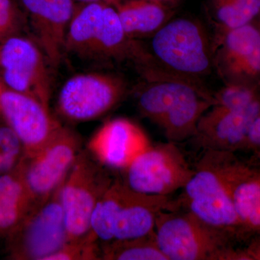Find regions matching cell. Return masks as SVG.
Segmentation results:
<instances>
[{"mask_svg": "<svg viewBox=\"0 0 260 260\" xmlns=\"http://www.w3.org/2000/svg\"><path fill=\"white\" fill-rule=\"evenodd\" d=\"M178 207L177 200L137 192L114 179L94 210L90 233L102 244L144 237L153 233L160 212Z\"/></svg>", "mask_w": 260, "mask_h": 260, "instance_id": "1", "label": "cell"}, {"mask_svg": "<svg viewBox=\"0 0 260 260\" xmlns=\"http://www.w3.org/2000/svg\"><path fill=\"white\" fill-rule=\"evenodd\" d=\"M158 247L168 260L237 259L227 231L205 223L183 208L162 210L154 227Z\"/></svg>", "mask_w": 260, "mask_h": 260, "instance_id": "2", "label": "cell"}, {"mask_svg": "<svg viewBox=\"0 0 260 260\" xmlns=\"http://www.w3.org/2000/svg\"><path fill=\"white\" fill-rule=\"evenodd\" d=\"M150 54L162 69L195 81L214 68L208 34L194 19H171L151 37Z\"/></svg>", "mask_w": 260, "mask_h": 260, "instance_id": "3", "label": "cell"}, {"mask_svg": "<svg viewBox=\"0 0 260 260\" xmlns=\"http://www.w3.org/2000/svg\"><path fill=\"white\" fill-rule=\"evenodd\" d=\"M182 189L179 207L205 223L229 232L241 224L224 176L222 152L205 150Z\"/></svg>", "mask_w": 260, "mask_h": 260, "instance_id": "4", "label": "cell"}, {"mask_svg": "<svg viewBox=\"0 0 260 260\" xmlns=\"http://www.w3.org/2000/svg\"><path fill=\"white\" fill-rule=\"evenodd\" d=\"M113 180L105 167L88 150H81L61 188L68 242L83 240L90 235L94 210Z\"/></svg>", "mask_w": 260, "mask_h": 260, "instance_id": "5", "label": "cell"}, {"mask_svg": "<svg viewBox=\"0 0 260 260\" xmlns=\"http://www.w3.org/2000/svg\"><path fill=\"white\" fill-rule=\"evenodd\" d=\"M123 181L141 194L169 197L183 189L194 172L175 143L149 145L123 170Z\"/></svg>", "mask_w": 260, "mask_h": 260, "instance_id": "6", "label": "cell"}, {"mask_svg": "<svg viewBox=\"0 0 260 260\" xmlns=\"http://www.w3.org/2000/svg\"><path fill=\"white\" fill-rule=\"evenodd\" d=\"M64 181L8 237L10 256L13 259L46 260L68 242L61 200Z\"/></svg>", "mask_w": 260, "mask_h": 260, "instance_id": "7", "label": "cell"}, {"mask_svg": "<svg viewBox=\"0 0 260 260\" xmlns=\"http://www.w3.org/2000/svg\"><path fill=\"white\" fill-rule=\"evenodd\" d=\"M126 93L125 83L115 75L99 73L75 75L61 88L58 112L71 121L93 120L112 110Z\"/></svg>", "mask_w": 260, "mask_h": 260, "instance_id": "8", "label": "cell"}, {"mask_svg": "<svg viewBox=\"0 0 260 260\" xmlns=\"http://www.w3.org/2000/svg\"><path fill=\"white\" fill-rule=\"evenodd\" d=\"M47 64V58L37 43L26 38L12 36L0 47L3 85L34 97L49 107L51 81Z\"/></svg>", "mask_w": 260, "mask_h": 260, "instance_id": "9", "label": "cell"}, {"mask_svg": "<svg viewBox=\"0 0 260 260\" xmlns=\"http://www.w3.org/2000/svg\"><path fill=\"white\" fill-rule=\"evenodd\" d=\"M81 150L79 135L62 126L40 151L31 158L25 157V180L35 208L64 181Z\"/></svg>", "mask_w": 260, "mask_h": 260, "instance_id": "10", "label": "cell"}, {"mask_svg": "<svg viewBox=\"0 0 260 260\" xmlns=\"http://www.w3.org/2000/svg\"><path fill=\"white\" fill-rule=\"evenodd\" d=\"M0 111L8 125L21 142L24 155H35L62 127L44 106L34 97L1 85Z\"/></svg>", "mask_w": 260, "mask_h": 260, "instance_id": "11", "label": "cell"}, {"mask_svg": "<svg viewBox=\"0 0 260 260\" xmlns=\"http://www.w3.org/2000/svg\"><path fill=\"white\" fill-rule=\"evenodd\" d=\"M213 67L224 83L260 84V31L253 23L220 31Z\"/></svg>", "mask_w": 260, "mask_h": 260, "instance_id": "12", "label": "cell"}, {"mask_svg": "<svg viewBox=\"0 0 260 260\" xmlns=\"http://www.w3.org/2000/svg\"><path fill=\"white\" fill-rule=\"evenodd\" d=\"M260 114V100L235 110L210 107L198 123L195 144L205 150L231 153L245 143L253 122Z\"/></svg>", "mask_w": 260, "mask_h": 260, "instance_id": "13", "label": "cell"}, {"mask_svg": "<svg viewBox=\"0 0 260 260\" xmlns=\"http://www.w3.org/2000/svg\"><path fill=\"white\" fill-rule=\"evenodd\" d=\"M150 145L143 129L125 118L104 123L94 133L88 151L105 167L124 170Z\"/></svg>", "mask_w": 260, "mask_h": 260, "instance_id": "14", "label": "cell"}, {"mask_svg": "<svg viewBox=\"0 0 260 260\" xmlns=\"http://www.w3.org/2000/svg\"><path fill=\"white\" fill-rule=\"evenodd\" d=\"M26 12L37 43L48 63L57 68L65 51V39L74 0H19Z\"/></svg>", "mask_w": 260, "mask_h": 260, "instance_id": "15", "label": "cell"}, {"mask_svg": "<svg viewBox=\"0 0 260 260\" xmlns=\"http://www.w3.org/2000/svg\"><path fill=\"white\" fill-rule=\"evenodd\" d=\"M26 158L0 175V236L9 237L35 208L25 180Z\"/></svg>", "mask_w": 260, "mask_h": 260, "instance_id": "16", "label": "cell"}, {"mask_svg": "<svg viewBox=\"0 0 260 260\" xmlns=\"http://www.w3.org/2000/svg\"><path fill=\"white\" fill-rule=\"evenodd\" d=\"M223 174L240 223L260 228V178L232 162L231 153L222 152Z\"/></svg>", "mask_w": 260, "mask_h": 260, "instance_id": "17", "label": "cell"}, {"mask_svg": "<svg viewBox=\"0 0 260 260\" xmlns=\"http://www.w3.org/2000/svg\"><path fill=\"white\" fill-rule=\"evenodd\" d=\"M126 36L133 40L150 37L172 19V8L152 0H109Z\"/></svg>", "mask_w": 260, "mask_h": 260, "instance_id": "18", "label": "cell"}, {"mask_svg": "<svg viewBox=\"0 0 260 260\" xmlns=\"http://www.w3.org/2000/svg\"><path fill=\"white\" fill-rule=\"evenodd\" d=\"M106 3H82L75 8L67 31L65 51L85 55L93 54Z\"/></svg>", "mask_w": 260, "mask_h": 260, "instance_id": "19", "label": "cell"}, {"mask_svg": "<svg viewBox=\"0 0 260 260\" xmlns=\"http://www.w3.org/2000/svg\"><path fill=\"white\" fill-rule=\"evenodd\" d=\"M102 259L168 260L155 241L154 232L144 237L102 244Z\"/></svg>", "mask_w": 260, "mask_h": 260, "instance_id": "20", "label": "cell"}, {"mask_svg": "<svg viewBox=\"0 0 260 260\" xmlns=\"http://www.w3.org/2000/svg\"><path fill=\"white\" fill-rule=\"evenodd\" d=\"M220 31L253 23L260 13V0H210Z\"/></svg>", "mask_w": 260, "mask_h": 260, "instance_id": "21", "label": "cell"}, {"mask_svg": "<svg viewBox=\"0 0 260 260\" xmlns=\"http://www.w3.org/2000/svg\"><path fill=\"white\" fill-rule=\"evenodd\" d=\"M213 93V107L225 110H235L249 106L258 100V85L238 83H224Z\"/></svg>", "mask_w": 260, "mask_h": 260, "instance_id": "22", "label": "cell"}, {"mask_svg": "<svg viewBox=\"0 0 260 260\" xmlns=\"http://www.w3.org/2000/svg\"><path fill=\"white\" fill-rule=\"evenodd\" d=\"M102 259V248L93 234L83 240L68 242L46 260Z\"/></svg>", "mask_w": 260, "mask_h": 260, "instance_id": "23", "label": "cell"}, {"mask_svg": "<svg viewBox=\"0 0 260 260\" xmlns=\"http://www.w3.org/2000/svg\"><path fill=\"white\" fill-rule=\"evenodd\" d=\"M24 155L21 142L9 126H0V175L9 172Z\"/></svg>", "mask_w": 260, "mask_h": 260, "instance_id": "24", "label": "cell"}, {"mask_svg": "<svg viewBox=\"0 0 260 260\" xmlns=\"http://www.w3.org/2000/svg\"><path fill=\"white\" fill-rule=\"evenodd\" d=\"M20 13L13 0H0V40L14 36Z\"/></svg>", "mask_w": 260, "mask_h": 260, "instance_id": "25", "label": "cell"}, {"mask_svg": "<svg viewBox=\"0 0 260 260\" xmlns=\"http://www.w3.org/2000/svg\"><path fill=\"white\" fill-rule=\"evenodd\" d=\"M246 142L253 146L260 147V114L253 122Z\"/></svg>", "mask_w": 260, "mask_h": 260, "instance_id": "26", "label": "cell"}, {"mask_svg": "<svg viewBox=\"0 0 260 260\" xmlns=\"http://www.w3.org/2000/svg\"><path fill=\"white\" fill-rule=\"evenodd\" d=\"M152 1L157 2V3H161L162 5L172 8L174 5L178 4L181 0H152Z\"/></svg>", "mask_w": 260, "mask_h": 260, "instance_id": "27", "label": "cell"}, {"mask_svg": "<svg viewBox=\"0 0 260 260\" xmlns=\"http://www.w3.org/2000/svg\"><path fill=\"white\" fill-rule=\"evenodd\" d=\"M251 254L254 257L260 259V242L256 246L255 249H253L252 251H251Z\"/></svg>", "mask_w": 260, "mask_h": 260, "instance_id": "28", "label": "cell"}, {"mask_svg": "<svg viewBox=\"0 0 260 260\" xmlns=\"http://www.w3.org/2000/svg\"><path fill=\"white\" fill-rule=\"evenodd\" d=\"M77 1H79L81 3H101V2L109 3V0H77Z\"/></svg>", "mask_w": 260, "mask_h": 260, "instance_id": "29", "label": "cell"}, {"mask_svg": "<svg viewBox=\"0 0 260 260\" xmlns=\"http://www.w3.org/2000/svg\"><path fill=\"white\" fill-rule=\"evenodd\" d=\"M256 28H258V30L260 31V13L258 15V16L256 17Z\"/></svg>", "mask_w": 260, "mask_h": 260, "instance_id": "30", "label": "cell"}, {"mask_svg": "<svg viewBox=\"0 0 260 260\" xmlns=\"http://www.w3.org/2000/svg\"><path fill=\"white\" fill-rule=\"evenodd\" d=\"M0 88H1V85H0Z\"/></svg>", "mask_w": 260, "mask_h": 260, "instance_id": "31", "label": "cell"}]
</instances>
